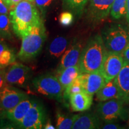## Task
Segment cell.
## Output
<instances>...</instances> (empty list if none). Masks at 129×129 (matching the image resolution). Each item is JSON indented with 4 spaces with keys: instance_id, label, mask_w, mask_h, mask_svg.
Listing matches in <instances>:
<instances>
[{
    "instance_id": "cell-1",
    "label": "cell",
    "mask_w": 129,
    "mask_h": 129,
    "mask_svg": "<svg viewBox=\"0 0 129 129\" xmlns=\"http://www.w3.org/2000/svg\"><path fill=\"white\" fill-rule=\"evenodd\" d=\"M12 29L16 35L22 38L30 28L43 22L39 11L34 3L22 0L10 12Z\"/></svg>"
},
{
    "instance_id": "cell-2",
    "label": "cell",
    "mask_w": 129,
    "mask_h": 129,
    "mask_svg": "<svg viewBox=\"0 0 129 129\" xmlns=\"http://www.w3.org/2000/svg\"><path fill=\"white\" fill-rule=\"evenodd\" d=\"M107 51L101 34L91 37L80 56L78 66L81 73L100 71Z\"/></svg>"
},
{
    "instance_id": "cell-3",
    "label": "cell",
    "mask_w": 129,
    "mask_h": 129,
    "mask_svg": "<svg viewBox=\"0 0 129 129\" xmlns=\"http://www.w3.org/2000/svg\"><path fill=\"white\" fill-rule=\"evenodd\" d=\"M47 37L43 22L30 28L28 33L22 38V44L17 57L23 62L31 60L41 51Z\"/></svg>"
},
{
    "instance_id": "cell-4",
    "label": "cell",
    "mask_w": 129,
    "mask_h": 129,
    "mask_svg": "<svg viewBox=\"0 0 129 129\" xmlns=\"http://www.w3.org/2000/svg\"><path fill=\"white\" fill-rule=\"evenodd\" d=\"M101 35L107 51L122 54L129 42V28L112 25L103 30Z\"/></svg>"
},
{
    "instance_id": "cell-5",
    "label": "cell",
    "mask_w": 129,
    "mask_h": 129,
    "mask_svg": "<svg viewBox=\"0 0 129 129\" xmlns=\"http://www.w3.org/2000/svg\"><path fill=\"white\" fill-rule=\"evenodd\" d=\"M125 101L121 99H112L101 102L96 107V114L104 121L121 119L127 120L128 117V111L125 104Z\"/></svg>"
},
{
    "instance_id": "cell-6",
    "label": "cell",
    "mask_w": 129,
    "mask_h": 129,
    "mask_svg": "<svg viewBox=\"0 0 129 129\" xmlns=\"http://www.w3.org/2000/svg\"><path fill=\"white\" fill-rule=\"evenodd\" d=\"M32 85L41 94L60 102L63 98V89L57 77L51 74H44L32 80Z\"/></svg>"
},
{
    "instance_id": "cell-7",
    "label": "cell",
    "mask_w": 129,
    "mask_h": 129,
    "mask_svg": "<svg viewBox=\"0 0 129 129\" xmlns=\"http://www.w3.org/2000/svg\"><path fill=\"white\" fill-rule=\"evenodd\" d=\"M46 113L44 108L40 103L34 101L30 108L18 127L24 129H40L46 122Z\"/></svg>"
},
{
    "instance_id": "cell-8",
    "label": "cell",
    "mask_w": 129,
    "mask_h": 129,
    "mask_svg": "<svg viewBox=\"0 0 129 129\" xmlns=\"http://www.w3.org/2000/svg\"><path fill=\"white\" fill-rule=\"evenodd\" d=\"M124 63L122 54L107 51L100 72L105 78L106 82L114 80L120 73Z\"/></svg>"
},
{
    "instance_id": "cell-9",
    "label": "cell",
    "mask_w": 129,
    "mask_h": 129,
    "mask_svg": "<svg viewBox=\"0 0 129 129\" xmlns=\"http://www.w3.org/2000/svg\"><path fill=\"white\" fill-rule=\"evenodd\" d=\"M30 69L27 66L14 62L10 64L6 73L8 85L24 87L30 77Z\"/></svg>"
},
{
    "instance_id": "cell-10",
    "label": "cell",
    "mask_w": 129,
    "mask_h": 129,
    "mask_svg": "<svg viewBox=\"0 0 129 129\" xmlns=\"http://www.w3.org/2000/svg\"><path fill=\"white\" fill-rule=\"evenodd\" d=\"M28 98L27 94L20 90L8 85L0 91V109L10 110Z\"/></svg>"
},
{
    "instance_id": "cell-11",
    "label": "cell",
    "mask_w": 129,
    "mask_h": 129,
    "mask_svg": "<svg viewBox=\"0 0 129 129\" xmlns=\"http://www.w3.org/2000/svg\"><path fill=\"white\" fill-rule=\"evenodd\" d=\"M78 77L83 91L91 95L96 93L107 83L100 71L81 73Z\"/></svg>"
},
{
    "instance_id": "cell-12",
    "label": "cell",
    "mask_w": 129,
    "mask_h": 129,
    "mask_svg": "<svg viewBox=\"0 0 129 129\" xmlns=\"http://www.w3.org/2000/svg\"><path fill=\"white\" fill-rule=\"evenodd\" d=\"M114 0H90L88 14L94 21L104 20L111 13Z\"/></svg>"
},
{
    "instance_id": "cell-13",
    "label": "cell",
    "mask_w": 129,
    "mask_h": 129,
    "mask_svg": "<svg viewBox=\"0 0 129 129\" xmlns=\"http://www.w3.org/2000/svg\"><path fill=\"white\" fill-rule=\"evenodd\" d=\"M83 46L81 42H77L64 51L61 58L57 71L62 70L68 67L78 65Z\"/></svg>"
},
{
    "instance_id": "cell-14",
    "label": "cell",
    "mask_w": 129,
    "mask_h": 129,
    "mask_svg": "<svg viewBox=\"0 0 129 129\" xmlns=\"http://www.w3.org/2000/svg\"><path fill=\"white\" fill-rule=\"evenodd\" d=\"M33 104L34 101L29 98L23 100L13 109L4 111V117L17 125L23 120Z\"/></svg>"
},
{
    "instance_id": "cell-15",
    "label": "cell",
    "mask_w": 129,
    "mask_h": 129,
    "mask_svg": "<svg viewBox=\"0 0 129 129\" xmlns=\"http://www.w3.org/2000/svg\"><path fill=\"white\" fill-rule=\"evenodd\" d=\"M93 96L84 91L71 95L69 100L72 110L74 112L88 110L93 104Z\"/></svg>"
},
{
    "instance_id": "cell-16",
    "label": "cell",
    "mask_w": 129,
    "mask_h": 129,
    "mask_svg": "<svg viewBox=\"0 0 129 129\" xmlns=\"http://www.w3.org/2000/svg\"><path fill=\"white\" fill-rule=\"evenodd\" d=\"M98 114L86 113L78 114L72 128L74 129H96L102 128V124Z\"/></svg>"
},
{
    "instance_id": "cell-17",
    "label": "cell",
    "mask_w": 129,
    "mask_h": 129,
    "mask_svg": "<svg viewBox=\"0 0 129 129\" xmlns=\"http://www.w3.org/2000/svg\"><path fill=\"white\" fill-rule=\"evenodd\" d=\"M96 94V99L99 102L112 99H121L124 101L114 79L107 82Z\"/></svg>"
},
{
    "instance_id": "cell-18",
    "label": "cell",
    "mask_w": 129,
    "mask_h": 129,
    "mask_svg": "<svg viewBox=\"0 0 129 129\" xmlns=\"http://www.w3.org/2000/svg\"><path fill=\"white\" fill-rule=\"evenodd\" d=\"M125 102L129 103V64L124 60L120 73L114 79Z\"/></svg>"
},
{
    "instance_id": "cell-19",
    "label": "cell",
    "mask_w": 129,
    "mask_h": 129,
    "mask_svg": "<svg viewBox=\"0 0 129 129\" xmlns=\"http://www.w3.org/2000/svg\"><path fill=\"white\" fill-rule=\"evenodd\" d=\"M81 74L78 65L68 67L62 70L57 71L56 77L62 85L64 90L73 81Z\"/></svg>"
},
{
    "instance_id": "cell-20",
    "label": "cell",
    "mask_w": 129,
    "mask_h": 129,
    "mask_svg": "<svg viewBox=\"0 0 129 129\" xmlns=\"http://www.w3.org/2000/svg\"><path fill=\"white\" fill-rule=\"evenodd\" d=\"M16 56L12 48L0 40V68H5L15 62Z\"/></svg>"
},
{
    "instance_id": "cell-21",
    "label": "cell",
    "mask_w": 129,
    "mask_h": 129,
    "mask_svg": "<svg viewBox=\"0 0 129 129\" xmlns=\"http://www.w3.org/2000/svg\"><path fill=\"white\" fill-rule=\"evenodd\" d=\"M68 45V40L67 38L64 37H57L54 38L50 44L48 52L53 57H59L64 53Z\"/></svg>"
},
{
    "instance_id": "cell-22",
    "label": "cell",
    "mask_w": 129,
    "mask_h": 129,
    "mask_svg": "<svg viewBox=\"0 0 129 129\" xmlns=\"http://www.w3.org/2000/svg\"><path fill=\"white\" fill-rule=\"evenodd\" d=\"M88 0H62L63 8L76 14L81 13Z\"/></svg>"
},
{
    "instance_id": "cell-23",
    "label": "cell",
    "mask_w": 129,
    "mask_h": 129,
    "mask_svg": "<svg viewBox=\"0 0 129 129\" xmlns=\"http://www.w3.org/2000/svg\"><path fill=\"white\" fill-rule=\"evenodd\" d=\"M12 23L7 14H0V37L4 39L12 38Z\"/></svg>"
},
{
    "instance_id": "cell-24",
    "label": "cell",
    "mask_w": 129,
    "mask_h": 129,
    "mask_svg": "<svg viewBox=\"0 0 129 129\" xmlns=\"http://www.w3.org/2000/svg\"><path fill=\"white\" fill-rule=\"evenodd\" d=\"M78 114L72 115H67L60 112L57 114V122L56 128L58 129H70L72 128L74 122Z\"/></svg>"
},
{
    "instance_id": "cell-25",
    "label": "cell",
    "mask_w": 129,
    "mask_h": 129,
    "mask_svg": "<svg viewBox=\"0 0 129 129\" xmlns=\"http://www.w3.org/2000/svg\"><path fill=\"white\" fill-rule=\"evenodd\" d=\"M127 0H114L111 14L115 19H120L126 16Z\"/></svg>"
},
{
    "instance_id": "cell-26",
    "label": "cell",
    "mask_w": 129,
    "mask_h": 129,
    "mask_svg": "<svg viewBox=\"0 0 129 129\" xmlns=\"http://www.w3.org/2000/svg\"><path fill=\"white\" fill-rule=\"evenodd\" d=\"M82 91H83V89L82 87L80 78L78 77L65 88L63 91V98L64 99H69L71 95Z\"/></svg>"
},
{
    "instance_id": "cell-27",
    "label": "cell",
    "mask_w": 129,
    "mask_h": 129,
    "mask_svg": "<svg viewBox=\"0 0 129 129\" xmlns=\"http://www.w3.org/2000/svg\"><path fill=\"white\" fill-rule=\"evenodd\" d=\"M74 20L73 14L71 12L66 11L62 13L59 16V22L62 26H68L71 25Z\"/></svg>"
},
{
    "instance_id": "cell-28",
    "label": "cell",
    "mask_w": 129,
    "mask_h": 129,
    "mask_svg": "<svg viewBox=\"0 0 129 129\" xmlns=\"http://www.w3.org/2000/svg\"><path fill=\"white\" fill-rule=\"evenodd\" d=\"M54 0H34L35 6L41 11H43L45 9L52 3Z\"/></svg>"
},
{
    "instance_id": "cell-29",
    "label": "cell",
    "mask_w": 129,
    "mask_h": 129,
    "mask_svg": "<svg viewBox=\"0 0 129 129\" xmlns=\"http://www.w3.org/2000/svg\"><path fill=\"white\" fill-rule=\"evenodd\" d=\"M6 71L4 68H0V91L8 85L6 79Z\"/></svg>"
},
{
    "instance_id": "cell-30",
    "label": "cell",
    "mask_w": 129,
    "mask_h": 129,
    "mask_svg": "<svg viewBox=\"0 0 129 129\" xmlns=\"http://www.w3.org/2000/svg\"><path fill=\"white\" fill-rule=\"evenodd\" d=\"M124 127L118 124L114 123L112 121H106L104 125H102V128L104 129H120L124 128Z\"/></svg>"
},
{
    "instance_id": "cell-31",
    "label": "cell",
    "mask_w": 129,
    "mask_h": 129,
    "mask_svg": "<svg viewBox=\"0 0 129 129\" xmlns=\"http://www.w3.org/2000/svg\"><path fill=\"white\" fill-rule=\"evenodd\" d=\"M9 11V8L3 1V0H0V14H8Z\"/></svg>"
},
{
    "instance_id": "cell-32",
    "label": "cell",
    "mask_w": 129,
    "mask_h": 129,
    "mask_svg": "<svg viewBox=\"0 0 129 129\" xmlns=\"http://www.w3.org/2000/svg\"><path fill=\"white\" fill-rule=\"evenodd\" d=\"M122 55L123 56L124 60L129 64V42L127 46L125 47V49L124 50Z\"/></svg>"
},
{
    "instance_id": "cell-33",
    "label": "cell",
    "mask_w": 129,
    "mask_h": 129,
    "mask_svg": "<svg viewBox=\"0 0 129 129\" xmlns=\"http://www.w3.org/2000/svg\"><path fill=\"white\" fill-rule=\"evenodd\" d=\"M43 128L45 129H54L56 128V127L53 125L51 123L50 121L48 120L46 122V123L43 125Z\"/></svg>"
},
{
    "instance_id": "cell-34",
    "label": "cell",
    "mask_w": 129,
    "mask_h": 129,
    "mask_svg": "<svg viewBox=\"0 0 129 129\" xmlns=\"http://www.w3.org/2000/svg\"><path fill=\"white\" fill-rule=\"evenodd\" d=\"M126 20L129 25V0H127V13H126Z\"/></svg>"
},
{
    "instance_id": "cell-35",
    "label": "cell",
    "mask_w": 129,
    "mask_h": 129,
    "mask_svg": "<svg viewBox=\"0 0 129 129\" xmlns=\"http://www.w3.org/2000/svg\"><path fill=\"white\" fill-rule=\"evenodd\" d=\"M10 1L11 4H12V9H13L14 7H15L16 5H17L19 3H20L21 1H22V0H10Z\"/></svg>"
},
{
    "instance_id": "cell-36",
    "label": "cell",
    "mask_w": 129,
    "mask_h": 129,
    "mask_svg": "<svg viewBox=\"0 0 129 129\" xmlns=\"http://www.w3.org/2000/svg\"><path fill=\"white\" fill-rule=\"evenodd\" d=\"M3 1L6 3V4L8 6V7H9L10 9V10L12 9V4H11V3H10V0H3Z\"/></svg>"
},
{
    "instance_id": "cell-37",
    "label": "cell",
    "mask_w": 129,
    "mask_h": 129,
    "mask_svg": "<svg viewBox=\"0 0 129 129\" xmlns=\"http://www.w3.org/2000/svg\"><path fill=\"white\" fill-rule=\"evenodd\" d=\"M28 1H30V2H32V3H34V0H28Z\"/></svg>"
}]
</instances>
